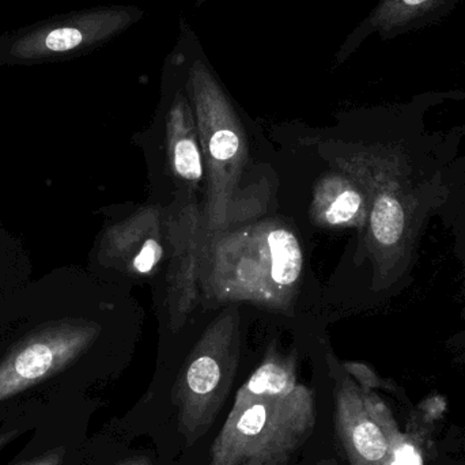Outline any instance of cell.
I'll use <instances>...</instances> for the list:
<instances>
[{
    "mask_svg": "<svg viewBox=\"0 0 465 465\" xmlns=\"http://www.w3.org/2000/svg\"><path fill=\"white\" fill-rule=\"evenodd\" d=\"M314 426L312 391L292 368L267 361L235 395L207 465H287Z\"/></svg>",
    "mask_w": 465,
    "mask_h": 465,
    "instance_id": "cell-1",
    "label": "cell"
},
{
    "mask_svg": "<svg viewBox=\"0 0 465 465\" xmlns=\"http://www.w3.org/2000/svg\"><path fill=\"white\" fill-rule=\"evenodd\" d=\"M127 8L73 11L0 35V65H35L86 54L124 30Z\"/></svg>",
    "mask_w": 465,
    "mask_h": 465,
    "instance_id": "cell-2",
    "label": "cell"
},
{
    "mask_svg": "<svg viewBox=\"0 0 465 465\" xmlns=\"http://www.w3.org/2000/svg\"><path fill=\"white\" fill-rule=\"evenodd\" d=\"M29 314L33 327L19 333L0 361V403L71 365L89 346L94 330L59 317V305Z\"/></svg>",
    "mask_w": 465,
    "mask_h": 465,
    "instance_id": "cell-3",
    "label": "cell"
},
{
    "mask_svg": "<svg viewBox=\"0 0 465 465\" xmlns=\"http://www.w3.org/2000/svg\"><path fill=\"white\" fill-rule=\"evenodd\" d=\"M336 431L351 465H387L391 440L369 399L349 381L336 388Z\"/></svg>",
    "mask_w": 465,
    "mask_h": 465,
    "instance_id": "cell-4",
    "label": "cell"
},
{
    "mask_svg": "<svg viewBox=\"0 0 465 465\" xmlns=\"http://www.w3.org/2000/svg\"><path fill=\"white\" fill-rule=\"evenodd\" d=\"M268 260L271 276L278 284L294 283L301 272L300 245L294 235L287 231H273L268 235Z\"/></svg>",
    "mask_w": 465,
    "mask_h": 465,
    "instance_id": "cell-5",
    "label": "cell"
},
{
    "mask_svg": "<svg viewBox=\"0 0 465 465\" xmlns=\"http://www.w3.org/2000/svg\"><path fill=\"white\" fill-rule=\"evenodd\" d=\"M371 231L382 245H393L401 240L404 231L403 207L392 196L377 199L371 213Z\"/></svg>",
    "mask_w": 465,
    "mask_h": 465,
    "instance_id": "cell-6",
    "label": "cell"
},
{
    "mask_svg": "<svg viewBox=\"0 0 465 465\" xmlns=\"http://www.w3.org/2000/svg\"><path fill=\"white\" fill-rule=\"evenodd\" d=\"M174 168L180 176L187 180L202 177L201 153L191 139H182L174 146Z\"/></svg>",
    "mask_w": 465,
    "mask_h": 465,
    "instance_id": "cell-7",
    "label": "cell"
},
{
    "mask_svg": "<svg viewBox=\"0 0 465 465\" xmlns=\"http://www.w3.org/2000/svg\"><path fill=\"white\" fill-rule=\"evenodd\" d=\"M361 204H362V198L360 193L352 190L343 191L328 207L325 218L331 225L349 223L360 212Z\"/></svg>",
    "mask_w": 465,
    "mask_h": 465,
    "instance_id": "cell-8",
    "label": "cell"
},
{
    "mask_svg": "<svg viewBox=\"0 0 465 465\" xmlns=\"http://www.w3.org/2000/svg\"><path fill=\"white\" fill-rule=\"evenodd\" d=\"M238 147H240V139L237 134L228 128L215 131L214 135L210 139V152L218 161L232 160L237 154Z\"/></svg>",
    "mask_w": 465,
    "mask_h": 465,
    "instance_id": "cell-9",
    "label": "cell"
},
{
    "mask_svg": "<svg viewBox=\"0 0 465 465\" xmlns=\"http://www.w3.org/2000/svg\"><path fill=\"white\" fill-rule=\"evenodd\" d=\"M161 254H163V249L158 245L157 241L149 240L144 243L143 248L139 252L135 260H134V267H135L138 272H149L154 267L155 262L160 260Z\"/></svg>",
    "mask_w": 465,
    "mask_h": 465,
    "instance_id": "cell-10",
    "label": "cell"
},
{
    "mask_svg": "<svg viewBox=\"0 0 465 465\" xmlns=\"http://www.w3.org/2000/svg\"><path fill=\"white\" fill-rule=\"evenodd\" d=\"M116 465H154L152 459L147 455H134L124 460L119 461Z\"/></svg>",
    "mask_w": 465,
    "mask_h": 465,
    "instance_id": "cell-11",
    "label": "cell"
},
{
    "mask_svg": "<svg viewBox=\"0 0 465 465\" xmlns=\"http://www.w3.org/2000/svg\"><path fill=\"white\" fill-rule=\"evenodd\" d=\"M60 461H62V456L51 455L45 456V458L43 459H38V460H35L33 463L27 465H60Z\"/></svg>",
    "mask_w": 465,
    "mask_h": 465,
    "instance_id": "cell-12",
    "label": "cell"
},
{
    "mask_svg": "<svg viewBox=\"0 0 465 465\" xmlns=\"http://www.w3.org/2000/svg\"><path fill=\"white\" fill-rule=\"evenodd\" d=\"M407 5H420V3L426 2V0H404Z\"/></svg>",
    "mask_w": 465,
    "mask_h": 465,
    "instance_id": "cell-13",
    "label": "cell"
},
{
    "mask_svg": "<svg viewBox=\"0 0 465 465\" xmlns=\"http://www.w3.org/2000/svg\"><path fill=\"white\" fill-rule=\"evenodd\" d=\"M0 294H2V295H3V297L10 298V297H8V295L3 294L2 290H0ZM0 306H2V308L7 309V311H8V309H10V308H11V306H5V305H3V303H2V302H0Z\"/></svg>",
    "mask_w": 465,
    "mask_h": 465,
    "instance_id": "cell-14",
    "label": "cell"
},
{
    "mask_svg": "<svg viewBox=\"0 0 465 465\" xmlns=\"http://www.w3.org/2000/svg\"><path fill=\"white\" fill-rule=\"evenodd\" d=\"M5 437H0V441H5Z\"/></svg>",
    "mask_w": 465,
    "mask_h": 465,
    "instance_id": "cell-15",
    "label": "cell"
}]
</instances>
